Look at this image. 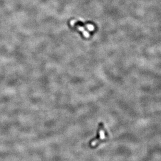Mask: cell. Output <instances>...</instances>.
Masks as SVG:
<instances>
[{"mask_svg": "<svg viewBox=\"0 0 161 161\" xmlns=\"http://www.w3.org/2000/svg\"><path fill=\"white\" fill-rule=\"evenodd\" d=\"M109 134L104 124L100 123L98 125L97 136L92 139L89 142L90 147L92 149L97 148L101 144L107 142L109 139Z\"/></svg>", "mask_w": 161, "mask_h": 161, "instance_id": "obj_1", "label": "cell"}]
</instances>
